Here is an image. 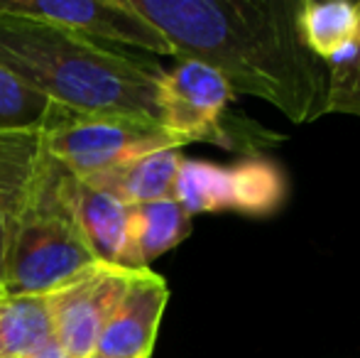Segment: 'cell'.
I'll list each match as a JSON object with an SVG mask.
<instances>
[{
    "instance_id": "cell-19",
    "label": "cell",
    "mask_w": 360,
    "mask_h": 358,
    "mask_svg": "<svg viewBox=\"0 0 360 358\" xmlns=\"http://www.w3.org/2000/svg\"><path fill=\"white\" fill-rule=\"evenodd\" d=\"M30 358H69V356H67V351H64L62 346L57 344V341H52V344L44 346L39 354H34V356H30Z\"/></svg>"
},
{
    "instance_id": "cell-3",
    "label": "cell",
    "mask_w": 360,
    "mask_h": 358,
    "mask_svg": "<svg viewBox=\"0 0 360 358\" xmlns=\"http://www.w3.org/2000/svg\"><path fill=\"white\" fill-rule=\"evenodd\" d=\"M59 177L62 167L49 158L42 181L13 219L0 297L47 295L98 263L64 201Z\"/></svg>"
},
{
    "instance_id": "cell-5",
    "label": "cell",
    "mask_w": 360,
    "mask_h": 358,
    "mask_svg": "<svg viewBox=\"0 0 360 358\" xmlns=\"http://www.w3.org/2000/svg\"><path fill=\"white\" fill-rule=\"evenodd\" d=\"M285 196V174L260 155H250L231 167L184 158L174 186V201H179L189 216L211 211L267 216L280 209Z\"/></svg>"
},
{
    "instance_id": "cell-20",
    "label": "cell",
    "mask_w": 360,
    "mask_h": 358,
    "mask_svg": "<svg viewBox=\"0 0 360 358\" xmlns=\"http://www.w3.org/2000/svg\"><path fill=\"white\" fill-rule=\"evenodd\" d=\"M89 358H105V356H101V354H91Z\"/></svg>"
},
{
    "instance_id": "cell-11",
    "label": "cell",
    "mask_w": 360,
    "mask_h": 358,
    "mask_svg": "<svg viewBox=\"0 0 360 358\" xmlns=\"http://www.w3.org/2000/svg\"><path fill=\"white\" fill-rule=\"evenodd\" d=\"M47 162L42 125H0V216L15 219L22 211Z\"/></svg>"
},
{
    "instance_id": "cell-2",
    "label": "cell",
    "mask_w": 360,
    "mask_h": 358,
    "mask_svg": "<svg viewBox=\"0 0 360 358\" xmlns=\"http://www.w3.org/2000/svg\"><path fill=\"white\" fill-rule=\"evenodd\" d=\"M0 64L47 101L86 115L157 120L165 69L22 15L0 13Z\"/></svg>"
},
{
    "instance_id": "cell-18",
    "label": "cell",
    "mask_w": 360,
    "mask_h": 358,
    "mask_svg": "<svg viewBox=\"0 0 360 358\" xmlns=\"http://www.w3.org/2000/svg\"><path fill=\"white\" fill-rule=\"evenodd\" d=\"M10 234H13V219L0 216V287H3V272H5V258H8Z\"/></svg>"
},
{
    "instance_id": "cell-10",
    "label": "cell",
    "mask_w": 360,
    "mask_h": 358,
    "mask_svg": "<svg viewBox=\"0 0 360 358\" xmlns=\"http://www.w3.org/2000/svg\"><path fill=\"white\" fill-rule=\"evenodd\" d=\"M167 302V282L150 268L138 270L105 329L101 331L96 354L105 358H150Z\"/></svg>"
},
{
    "instance_id": "cell-7",
    "label": "cell",
    "mask_w": 360,
    "mask_h": 358,
    "mask_svg": "<svg viewBox=\"0 0 360 358\" xmlns=\"http://www.w3.org/2000/svg\"><path fill=\"white\" fill-rule=\"evenodd\" d=\"M135 272L138 270L94 263L47 292L54 341L67 351L69 358H89L96 354L101 331L123 300Z\"/></svg>"
},
{
    "instance_id": "cell-4",
    "label": "cell",
    "mask_w": 360,
    "mask_h": 358,
    "mask_svg": "<svg viewBox=\"0 0 360 358\" xmlns=\"http://www.w3.org/2000/svg\"><path fill=\"white\" fill-rule=\"evenodd\" d=\"M42 128L49 158L81 179L157 150H181L157 120L133 115H86L57 103H52Z\"/></svg>"
},
{
    "instance_id": "cell-6",
    "label": "cell",
    "mask_w": 360,
    "mask_h": 358,
    "mask_svg": "<svg viewBox=\"0 0 360 358\" xmlns=\"http://www.w3.org/2000/svg\"><path fill=\"white\" fill-rule=\"evenodd\" d=\"M236 98L226 79L211 67L179 59L157 82V123L184 148L189 143H216L236 150L243 143L226 125L228 103Z\"/></svg>"
},
{
    "instance_id": "cell-13",
    "label": "cell",
    "mask_w": 360,
    "mask_h": 358,
    "mask_svg": "<svg viewBox=\"0 0 360 358\" xmlns=\"http://www.w3.org/2000/svg\"><path fill=\"white\" fill-rule=\"evenodd\" d=\"M52 341L47 295L0 297V358H30Z\"/></svg>"
},
{
    "instance_id": "cell-14",
    "label": "cell",
    "mask_w": 360,
    "mask_h": 358,
    "mask_svg": "<svg viewBox=\"0 0 360 358\" xmlns=\"http://www.w3.org/2000/svg\"><path fill=\"white\" fill-rule=\"evenodd\" d=\"M299 34L307 49L321 62L341 54L358 34V3L348 0H299Z\"/></svg>"
},
{
    "instance_id": "cell-17",
    "label": "cell",
    "mask_w": 360,
    "mask_h": 358,
    "mask_svg": "<svg viewBox=\"0 0 360 358\" xmlns=\"http://www.w3.org/2000/svg\"><path fill=\"white\" fill-rule=\"evenodd\" d=\"M52 101L39 96L0 64V125H42Z\"/></svg>"
},
{
    "instance_id": "cell-8",
    "label": "cell",
    "mask_w": 360,
    "mask_h": 358,
    "mask_svg": "<svg viewBox=\"0 0 360 358\" xmlns=\"http://www.w3.org/2000/svg\"><path fill=\"white\" fill-rule=\"evenodd\" d=\"M0 13L39 20L96 44H128L152 54H172L160 30L130 0H0Z\"/></svg>"
},
{
    "instance_id": "cell-15",
    "label": "cell",
    "mask_w": 360,
    "mask_h": 358,
    "mask_svg": "<svg viewBox=\"0 0 360 358\" xmlns=\"http://www.w3.org/2000/svg\"><path fill=\"white\" fill-rule=\"evenodd\" d=\"M191 234V216L174 199L130 206V236L138 260L150 268L152 260L176 248Z\"/></svg>"
},
{
    "instance_id": "cell-16",
    "label": "cell",
    "mask_w": 360,
    "mask_h": 358,
    "mask_svg": "<svg viewBox=\"0 0 360 358\" xmlns=\"http://www.w3.org/2000/svg\"><path fill=\"white\" fill-rule=\"evenodd\" d=\"M326 106L323 115H353L360 118V0H358V34L341 54L326 62Z\"/></svg>"
},
{
    "instance_id": "cell-12",
    "label": "cell",
    "mask_w": 360,
    "mask_h": 358,
    "mask_svg": "<svg viewBox=\"0 0 360 358\" xmlns=\"http://www.w3.org/2000/svg\"><path fill=\"white\" fill-rule=\"evenodd\" d=\"M181 162H184L181 150H157V153L115 165L94 177H84V181L94 184L96 189L108 191L110 196L128 206L150 204V201L174 199Z\"/></svg>"
},
{
    "instance_id": "cell-1",
    "label": "cell",
    "mask_w": 360,
    "mask_h": 358,
    "mask_svg": "<svg viewBox=\"0 0 360 358\" xmlns=\"http://www.w3.org/2000/svg\"><path fill=\"white\" fill-rule=\"evenodd\" d=\"M172 57L211 67L294 125L323 118L328 69L299 34V0H130Z\"/></svg>"
},
{
    "instance_id": "cell-9",
    "label": "cell",
    "mask_w": 360,
    "mask_h": 358,
    "mask_svg": "<svg viewBox=\"0 0 360 358\" xmlns=\"http://www.w3.org/2000/svg\"><path fill=\"white\" fill-rule=\"evenodd\" d=\"M64 201L72 209L76 224L98 263H108L125 270H145L138 260L130 236V206L96 189L89 181L74 177L62 167L59 177Z\"/></svg>"
}]
</instances>
